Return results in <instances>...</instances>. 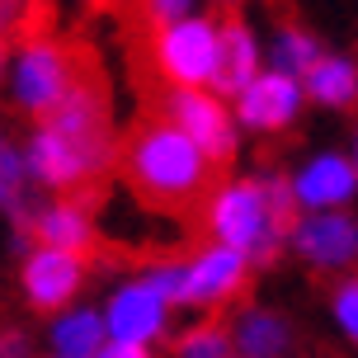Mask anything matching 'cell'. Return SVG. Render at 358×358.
<instances>
[{
    "mask_svg": "<svg viewBox=\"0 0 358 358\" xmlns=\"http://www.w3.org/2000/svg\"><path fill=\"white\" fill-rule=\"evenodd\" d=\"M57 358H62V354H57Z\"/></svg>",
    "mask_w": 358,
    "mask_h": 358,
    "instance_id": "83f0119b",
    "label": "cell"
},
{
    "mask_svg": "<svg viewBox=\"0 0 358 358\" xmlns=\"http://www.w3.org/2000/svg\"><path fill=\"white\" fill-rule=\"evenodd\" d=\"M29 231L38 236V245L71 255H94L99 250V227H94V208L85 198H57L29 222Z\"/></svg>",
    "mask_w": 358,
    "mask_h": 358,
    "instance_id": "4fadbf2b",
    "label": "cell"
},
{
    "mask_svg": "<svg viewBox=\"0 0 358 358\" xmlns=\"http://www.w3.org/2000/svg\"><path fill=\"white\" fill-rule=\"evenodd\" d=\"M250 287V264L245 255L227 245H208L194 259H184V306H231Z\"/></svg>",
    "mask_w": 358,
    "mask_h": 358,
    "instance_id": "52a82bcc",
    "label": "cell"
},
{
    "mask_svg": "<svg viewBox=\"0 0 358 358\" xmlns=\"http://www.w3.org/2000/svg\"><path fill=\"white\" fill-rule=\"evenodd\" d=\"M0 71H5V38H0Z\"/></svg>",
    "mask_w": 358,
    "mask_h": 358,
    "instance_id": "cb8c5ba5",
    "label": "cell"
},
{
    "mask_svg": "<svg viewBox=\"0 0 358 358\" xmlns=\"http://www.w3.org/2000/svg\"><path fill=\"white\" fill-rule=\"evenodd\" d=\"M104 344V316L94 311H71L52 325V349L62 358H90Z\"/></svg>",
    "mask_w": 358,
    "mask_h": 358,
    "instance_id": "e0dca14e",
    "label": "cell"
},
{
    "mask_svg": "<svg viewBox=\"0 0 358 358\" xmlns=\"http://www.w3.org/2000/svg\"><path fill=\"white\" fill-rule=\"evenodd\" d=\"M94 358H151L146 354V344H99V349H94Z\"/></svg>",
    "mask_w": 358,
    "mask_h": 358,
    "instance_id": "7402d4cb",
    "label": "cell"
},
{
    "mask_svg": "<svg viewBox=\"0 0 358 358\" xmlns=\"http://www.w3.org/2000/svg\"><path fill=\"white\" fill-rule=\"evenodd\" d=\"M113 151H118V142H113L108 85L104 71L94 66L48 118H38L24 165L38 184H48L66 198H80V194H99L108 165H113Z\"/></svg>",
    "mask_w": 358,
    "mask_h": 358,
    "instance_id": "6da1fadb",
    "label": "cell"
},
{
    "mask_svg": "<svg viewBox=\"0 0 358 358\" xmlns=\"http://www.w3.org/2000/svg\"><path fill=\"white\" fill-rule=\"evenodd\" d=\"M85 287V255L38 245L24 259V297L34 311H62Z\"/></svg>",
    "mask_w": 358,
    "mask_h": 358,
    "instance_id": "9c48e42d",
    "label": "cell"
},
{
    "mask_svg": "<svg viewBox=\"0 0 358 358\" xmlns=\"http://www.w3.org/2000/svg\"><path fill=\"white\" fill-rule=\"evenodd\" d=\"M142 90L151 99V113L165 118V123H175L217 170L231 165L236 123L227 118V104H217L213 94H203V90H179V85H142Z\"/></svg>",
    "mask_w": 358,
    "mask_h": 358,
    "instance_id": "8992f818",
    "label": "cell"
},
{
    "mask_svg": "<svg viewBox=\"0 0 358 358\" xmlns=\"http://www.w3.org/2000/svg\"><path fill=\"white\" fill-rule=\"evenodd\" d=\"M48 24H52V5H43V0H0V38L19 34L29 43V38L52 34Z\"/></svg>",
    "mask_w": 358,
    "mask_h": 358,
    "instance_id": "d6986e66",
    "label": "cell"
},
{
    "mask_svg": "<svg viewBox=\"0 0 358 358\" xmlns=\"http://www.w3.org/2000/svg\"><path fill=\"white\" fill-rule=\"evenodd\" d=\"M94 66L99 62H94V52L85 43H66V38H52V34L29 38L19 48L15 71H10V94H15V104L24 113L48 118Z\"/></svg>",
    "mask_w": 358,
    "mask_h": 358,
    "instance_id": "277c9868",
    "label": "cell"
},
{
    "mask_svg": "<svg viewBox=\"0 0 358 358\" xmlns=\"http://www.w3.org/2000/svg\"><path fill=\"white\" fill-rule=\"evenodd\" d=\"M297 104H302V90L283 71L255 76L250 85L236 94V113H241V123L255 127V132H278V127H287L297 118Z\"/></svg>",
    "mask_w": 358,
    "mask_h": 358,
    "instance_id": "7c38bea8",
    "label": "cell"
},
{
    "mask_svg": "<svg viewBox=\"0 0 358 358\" xmlns=\"http://www.w3.org/2000/svg\"><path fill=\"white\" fill-rule=\"evenodd\" d=\"M203 222H208V236L217 245L245 255V264H273L292 222H297L292 179L268 175V179L217 184L208 208H203Z\"/></svg>",
    "mask_w": 358,
    "mask_h": 358,
    "instance_id": "3957f363",
    "label": "cell"
},
{
    "mask_svg": "<svg viewBox=\"0 0 358 358\" xmlns=\"http://www.w3.org/2000/svg\"><path fill=\"white\" fill-rule=\"evenodd\" d=\"M358 189V170L354 161L344 156H316L302 175L292 179V198L297 208H316V213H330V208H344Z\"/></svg>",
    "mask_w": 358,
    "mask_h": 358,
    "instance_id": "5bb4252c",
    "label": "cell"
},
{
    "mask_svg": "<svg viewBox=\"0 0 358 358\" xmlns=\"http://www.w3.org/2000/svg\"><path fill=\"white\" fill-rule=\"evenodd\" d=\"M217 5H241V0H217Z\"/></svg>",
    "mask_w": 358,
    "mask_h": 358,
    "instance_id": "d4e9b609",
    "label": "cell"
},
{
    "mask_svg": "<svg viewBox=\"0 0 358 358\" xmlns=\"http://www.w3.org/2000/svg\"><path fill=\"white\" fill-rule=\"evenodd\" d=\"M330 311H335L340 330L358 344V278H344V283L335 287V297H330Z\"/></svg>",
    "mask_w": 358,
    "mask_h": 358,
    "instance_id": "44dd1931",
    "label": "cell"
},
{
    "mask_svg": "<svg viewBox=\"0 0 358 358\" xmlns=\"http://www.w3.org/2000/svg\"><path fill=\"white\" fill-rule=\"evenodd\" d=\"M287 344H292V325L283 311H268V306H250L231 330L236 358H283Z\"/></svg>",
    "mask_w": 358,
    "mask_h": 358,
    "instance_id": "9a60e30c",
    "label": "cell"
},
{
    "mask_svg": "<svg viewBox=\"0 0 358 358\" xmlns=\"http://www.w3.org/2000/svg\"><path fill=\"white\" fill-rule=\"evenodd\" d=\"M0 358H29V340L19 330H0Z\"/></svg>",
    "mask_w": 358,
    "mask_h": 358,
    "instance_id": "603a6c76",
    "label": "cell"
},
{
    "mask_svg": "<svg viewBox=\"0 0 358 358\" xmlns=\"http://www.w3.org/2000/svg\"><path fill=\"white\" fill-rule=\"evenodd\" d=\"M179 358H231V330L222 321H203L175 340Z\"/></svg>",
    "mask_w": 358,
    "mask_h": 358,
    "instance_id": "ffe728a7",
    "label": "cell"
},
{
    "mask_svg": "<svg viewBox=\"0 0 358 358\" xmlns=\"http://www.w3.org/2000/svg\"><path fill=\"white\" fill-rule=\"evenodd\" d=\"M354 170H358V146H354Z\"/></svg>",
    "mask_w": 358,
    "mask_h": 358,
    "instance_id": "484cf974",
    "label": "cell"
},
{
    "mask_svg": "<svg viewBox=\"0 0 358 358\" xmlns=\"http://www.w3.org/2000/svg\"><path fill=\"white\" fill-rule=\"evenodd\" d=\"M302 76H306V94L316 104H330V108L358 104V66L354 62H344V57H316Z\"/></svg>",
    "mask_w": 358,
    "mask_h": 358,
    "instance_id": "2e32d148",
    "label": "cell"
},
{
    "mask_svg": "<svg viewBox=\"0 0 358 358\" xmlns=\"http://www.w3.org/2000/svg\"><path fill=\"white\" fill-rule=\"evenodd\" d=\"M94 5H108V0H94Z\"/></svg>",
    "mask_w": 358,
    "mask_h": 358,
    "instance_id": "4316f807",
    "label": "cell"
},
{
    "mask_svg": "<svg viewBox=\"0 0 358 358\" xmlns=\"http://www.w3.org/2000/svg\"><path fill=\"white\" fill-rule=\"evenodd\" d=\"M113 165L123 170L127 189L142 198L146 208L184 217V222L208 208L217 175H222L175 123H165L156 113H146L127 127V137L113 151Z\"/></svg>",
    "mask_w": 358,
    "mask_h": 358,
    "instance_id": "7a4b0ae2",
    "label": "cell"
},
{
    "mask_svg": "<svg viewBox=\"0 0 358 358\" xmlns=\"http://www.w3.org/2000/svg\"><path fill=\"white\" fill-rule=\"evenodd\" d=\"M287 241H292V250L302 255L306 264L321 268V273L344 268V264H354V259H358V222H354V217H344L340 208H330V213H311V217H302V222H292Z\"/></svg>",
    "mask_w": 358,
    "mask_h": 358,
    "instance_id": "ba28073f",
    "label": "cell"
},
{
    "mask_svg": "<svg viewBox=\"0 0 358 358\" xmlns=\"http://www.w3.org/2000/svg\"><path fill=\"white\" fill-rule=\"evenodd\" d=\"M151 66V85H179V90H198L213 85L217 71V24L213 19H175L165 29L146 34V62Z\"/></svg>",
    "mask_w": 358,
    "mask_h": 358,
    "instance_id": "5b68a950",
    "label": "cell"
},
{
    "mask_svg": "<svg viewBox=\"0 0 358 358\" xmlns=\"http://www.w3.org/2000/svg\"><path fill=\"white\" fill-rule=\"evenodd\" d=\"M222 19L217 24V71H213V85L222 94H241L259 76V48H255V34L245 29V19L236 15V5H217Z\"/></svg>",
    "mask_w": 358,
    "mask_h": 358,
    "instance_id": "8fae6325",
    "label": "cell"
},
{
    "mask_svg": "<svg viewBox=\"0 0 358 358\" xmlns=\"http://www.w3.org/2000/svg\"><path fill=\"white\" fill-rule=\"evenodd\" d=\"M321 57V48H316V38L306 34L297 19H283V29H278V38H273V71H283V76H297L311 66Z\"/></svg>",
    "mask_w": 358,
    "mask_h": 358,
    "instance_id": "ac0fdd59",
    "label": "cell"
},
{
    "mask_svg": "<svg viewBox=\"0 0 358 358\" xmlns=\"http://www.w3.org/2000/svg\"><path fill=\"white\" fill-rule=\"evenodd\" d=\"M165 316H170V306L161 302V292L137 278V283L113 292V302L104 311V330L118 344H151L165 330Z\"/></svg>",
    "mask_w": 358,
    "mask_h": 358,
    "instance_id": "30bf717a",
    "label": "cell"
}]
</instances>
